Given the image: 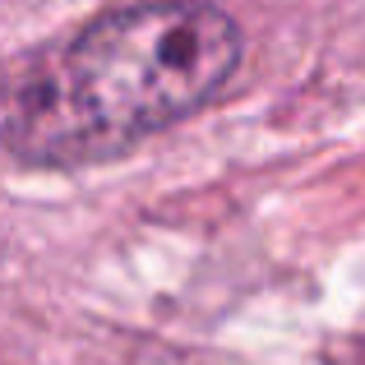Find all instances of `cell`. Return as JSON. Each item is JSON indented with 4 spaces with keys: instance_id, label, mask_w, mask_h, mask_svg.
Wrapping results in <instances>:
<instances>
[{
    "instance_id": "obj_1",
    "label": "cell",
    "mask_w": 365,
    "mask_h": 365,
    "mask_svg": "<svg viewBox=\"0 0 365 365\" xmlns=\"http://www.w3.org/2000/svg\"><path fill=\"white\" fill-rule=\"evenodd\" d=\"M241 65V28L208 0L107 9L0 88V143L33 167H93L180 125Z\"/></svg>"
}]
</instances>
